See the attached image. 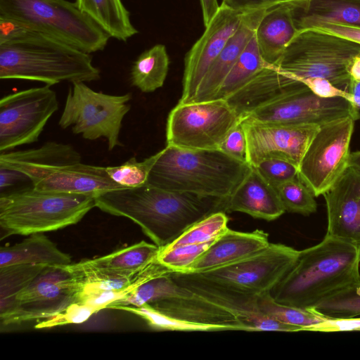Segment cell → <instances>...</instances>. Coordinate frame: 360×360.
I'll return each instance as SVG.
<instances>
[{"label":"cell","instance_id":"d4e9b609","mask_svg":"<svg viewBox=\"0 0 360 360\" xmlns=\"http://www.w3.org/2000/svg\"><path fill=\"white\" fill-rule=\"evenodd\" d=\"M226 211L243 212L266 221L275 220L285 212L276 188L254 166L226 199Z\"/></svg>","mask_w":360,"mask_h":360},{"label":"cell","instance_id":"6da1fadb","mask_svg":"<svg viewBox=\"0 0 360 360\" xmlns=\"http://www.w3.org/2000/svg\"><path fill=\"white\" fill-rule=\"evenodd\" d=\"M95 202L105 212L133 221L160 248L207 215L226 212V199L171 191L148 184L97 193Z\"/></svg>","mask_w":360,"mask_h":360},{"label":"cell","instance_id":"44dd1931","mask_svg":"<svg viewBox=\"0 0 360 360\" xmlns=\"http://www.w3.org/2000/svg\"><path fill=\"white\" fill-rule=\"evenodd\" d=\"M160 248L142 240L107 255L68 265L82 281L134 276L155 261Z\"/></svg>","mask_w":360,"mask_h":360},{"label":"cell","instance_id":"484cf974","mask_svg":"<svg viewBox=\"0 0 360 360\" xmlns=\"http://www.w3.org/2000/svg\"><path fill=\"white\" fill-rule=\"evenodd\" d=\"M297 31L290 5L279 4L266 10L255 36L261 56L267 65L275 66L278 63Z\"/></svg>","mask_w":360,"mask_h":360},{"label":"cell","instance_id":"ee69618b","mask_svg":"<svg viewBox=\"0 0 360 360\" xmlns=\"http://www.w3.org/2000/svg\"><path fill=\"white\" fill-rule=\"evenodd\" d=\"M281 4L278 0H222L220 6L233 11L247 13L267 10Z\"/></svg>","mask_w":360,"mask_h":360},{"label":"cell","instance_id":"60d3db41","mask_svg":"<svg viewBox=\"0 0 360 360\" xmlns=\"http://www.w3.org/2000/svg\"><path fill=\"white\" fill-rule=\"evenodd\" d=\"M97 309L93 306L77 302L53 316L46 319L37 323L36 328H46L70 323H80L86 321Z\"/></svg>","mask_w":360,"mask_h":360},{"label":"cell","instance_id":"f6af8a7d","mask_svg":"<svg viewBox=\"0 0 360 360\" xmlns=\"http://www.w3.org/2000/svg\"><path fill=\"white\" fill-rule=\"evenodd\" d=\"M308 88L316 95L322 98L344 97L351 101V95L333 85L329 80L314 77L304 82Z\"/></svg>","mask_w":360,"mask_h":360},{"label":"cell","instance_id":"5b68a950","mask_svg":"<svg viewBox=\"0 0 360 360\" xmlns=\"http://www.w3.org/2000/svg\"><path fill=\"white\" fill-rule=\"evenodd\" d=\"M0 167L23 173L34 188L44 191L96 195L124 188L110 179L105 167L84 164L73 146L55 141L1 153Z\"/></svg>","mask_w":360,"mask_h":360},{"label":"cell","instance_id":"f1b7e54d","mask_svg":"<svg viewBox=\"0 0 360 360\" xmlns=\"http://www.w3.org/2000/svg\"><path fill=\"white\" fill-rule=\"evenodd\" d=\"M75 4L110 37L126 41L139 32L122 0H76Z\"/></svg>","mask_w":360,"mask_h":360},{"label":"cell","instance_id":"d590c367","mask_svg":"<svg viewBox=\"0 0 360 360\" xmlns=\"http://www.w3.org/2000/svg\"><path fill=\"white\" fill-rule=\"evenodd\" d=\"M228 221L225 212L212 213L190 226L179 237L165 247L174 248L214 241L229 229Z\"/></svg>","mask_w":360,"mask_h":360},{"label":"cell","instance_id":"d6986e66","mask_svg":"<svg viewBox=\"0 0 360 360\" xmlns=\"http://www.w3.org/2000/svg\"><path fill=\"white\" fill-rule=\"evenodd\" d=\"M244 14L220 6L202 36L185 56L179 103L192 101L201 80L239 27Z\"/></svg>","mask_w":360,"mask_h":360},{"label":"cell","instance_id":"f5cc1de1","mask_svg":"<svg viewBox=\"0 0 360 360\" xmlns=\"http://www.w3.org/2000/svg\"><path fill=\"white\" fill-rule=\"evenodd\" d=\"M281 4L290 5L291 7L295 6L303 0H278Z\"/></svg>","mask_w":360,"mask_h":360},{"label":"cell","instance_id":"74e56055","mask_svg":"<svg viewBox=\"0 0 360 360\" xmlns=\"http://www.w3.org/2000/svg\"><path fill=\"white\" fill-rule=\"evenodd\" d=\"M276 190L285 211L302 215L316 212L315 195L298 176L280 185Z\"/></svg>","mask_w":360,"mask_h":360},{"label":"cell","instance_id":"d6a6232c","mask_svg":"<svg viewBox=\"0 0 360 360\" xmlns=\"http://www.w3.org/2000/svg\"><path fill=\"white\" fill-rule=\"evenodd\" d=\"M37 264H17L0 267V319L13 309L18 294L45 267Z\"/></svg>","mask_w":360,"mask_h":360},{"label":"cell","instance_id":"b9f144b4","mask_svg":"<svg viewBox=\"0 0 360 360\" xmlns=\"http://www.w3.org/2000/svg\"><path fill=\"white\" fill-rule=\"evenodd\" d=\"M219 149L239 160L248 163L247 141L241 121L231 130Z\"/></svg>","mask_w":360,"mask_h":360},{"label":"cell","instance_id":"681fc988","mask_svg":"<svg viewBox=\"0 0 360 360\" xmlns=\"http://www.w3.org/2000/svg\"><path fill=\"white\" fill-rule=\"evenodd\" d=\"M349 94L351 95V101L356 109L359 120L360 119V80L351 79L349 85Z\"/></svg>","mask_w":360,"mask_h":360},{"label":"cell","instance_id":"4dcf8cb0","mask_svg":"<svg viewBox=\"0 0 360 360\" xmlns=\"http://www.w3.org/2000/svg\"><path fill=\"white\" fill-rule=\"evenodd\" d=\"M191 294L190 291L174 281L169 269L163 266L158 273L139 284L124 298L112 303L108 309H113L116 306L141 307L175 297L188 296Z\"/></svg>","mask_w":360,"mask_h":360},{"label":"cell","instance_id":"8992f818","mask_svg":"<svg viewBox=\"0 0 360 360\" xmlns=\"http://www.w3.org/2000/svg\"><path fill=\"white\" fill-rule=\"evenodd\" d=\"M94 207V194L44 191L32 185L1 193L0 226L7 236L53 231L77 224Z\"/></svg>","mask_w":360,"mask_h":360},{"label":"cell","instance_id":"c3c4849f","mask_svg":"<svg viewBox=\"0 0 360 360\" xmlns=\"http://www.w3.org/2000/svg\"><path fill=\"white\" fill-rule=\"evenodd\" d=\"M204 27L209 25L218 12L220 6L217 0H200Z\"/></svg>","mask_w":360,"mask_h":360},{"label":"cell","instance_id":"52a82bcc","mask_svg":"<svg viewBox=\"0 0 360 360\" xmlns=\"http://www.w3.org/2000/svg\"><path fill=\"white\" fill-rule=\"evenodd\" d=\"M0 17L89 54L103 51L110 38L75 2L66 0H0Z\"/></svg>","mask_w":360,"mask_h":360},{"label":"cell","instance_id":"9c48e42d","mask_svg":"<svg viewBox=\"0 0 360 360\" xmlns=\"http://www.w3.org/2000/svg\"><path fill=\"white\" fill-rule=\"evenodd\" d=\"M131 93L110 95L95 91L85 82H75L69 88L58 121L62 129L71 127L86 140L105 138L109 150L122 146L120 134L124 117L130 110Z\"/></svg>","mask_w":360,"mask_h":360},{"label":"cell","instance_id":"8fae6325","mask_svg":"<svg viewBox=\"0 0 360 360\" xmlns=\"http://www.w3.org/2000/svg\"><path fill=\"white\" fill-rule=\"evenodd\" d=\"M113 309L134 314L155 330H246L232 313L193 293L141 307L116 306Z\"/></svg>","mask_w":360,"mask_h":360},{"label":"cell","instance_id":"4fadbf2b","mask_svg":"<svg viewBox=\"0 0 360 360\" xmlns=\"http://www.w3.org/2000/svg\"><path fill=\"white\" fill-rule=\"evenodd\" d=\"M83 287L80 278L68 266H46L16 296L1 325L17 324L55 316L79 302Z\"/></svg>","mask_w":360,"mask_h":360},{"label":"cell","instance_id":"ab89813d","mask_svg":"<svg viewBox=\"0 0 360 360\" xmlns=\"http://www.w3.org/2000/svg\"><path fill=\"white\" fill-rule=\"evenodd\" d=\"M254 167L261 176L276 188L298 176V165L285 159H266Z\"/></svg>","mask_w":360,"mask_h":360},{"label":"cell","instance_id":"ac0fdd59","mask_svg":"<svg viewBox=\"0 0 360 360\" xmlns=\"http://www.w3.org/2000/svg\"><path fill=\"white\" fill-rule=\"evenodd\" d=\"M247 141V160L256 166L264 160L281 158L300 162L320 126L289 125L240 120Z\"/></svg>","mask_w":360,"mask_h":360},{"label":"cell","instance_id":"ba28073f","mask_svg":"<svg viewBox=\"0 0 360 360\" xmlns=\"http://www.w3.org/2000/svg\"><path fill=\"white\" fill-rule=\"evenodd\" d=\"M360 54V44L314 28L298 30L275 65L281 72L304 83L310 78L329 80L349 93V69Z\"/></svg>","mask_w":360,"mask_h":360},{"label":"cell","instance_id":"603a6c76","mask_svg":"<svg viewBox=\"0 0 360 360\" xmlns=\"http://www.w3.org/2000/svg\"><path fill=\"white\" fill-rule=\"evenodd\" d=\"M268 10V9H267ZM266 10L243 15L241 23L201 80L191 103L214 100L226 76L254 36Z\"/></svg>","mask_w":360,"mask_h":360},{"label":"cell","instance_id":"e0dca14e","mask_svg":"<svg viewBox=\"0 0 360 360\" xmlns=\"http://www.w3.org/2000/svg\"><path fill=\"white\" fill-rule=\"evenodd\" d=\"M169 274L179 285L232 313L247 331H303L301 327L279 322L262 313L257 304V295L236 290L198 274L172 270Z\"/></svg>","mask_w":360,"mask_h":360},{"label":"cell","instance_id":"cb8c5ba5","mask_svg":"<svg viewBox=\"0 0 360 360\" xmlns=\"http://www.w3.org/2000/svg\"><path fill=\"white\" fill-rule=\"evenodd\" d=\"M269 235L262 230L240 232L229 228L185 271L201 273L242 259L269 245Z\"/></svg>","mask_w":360,"mask_h":360},{"label":"cell","instance_id":"30bf717a","mask_svg":"<svg viewBox=\"0 0 360 360\" xmlns=\"http://www.w3.org/2000/svg\"><path fill=\"white\" fill-rule=\"evenodd\" d=\"M240 121L224 99L178 103L168 115L167 145L191 150L219 149Z\"/></svg>","mask_w":360,"mask_h":360},{"label":"cell","instance_id":"7c38bea8","mask_svg":"<svg viewBox=\"0 0 360 360\" xmlns=\"http://www.w3.org/2000/svg\"><path fill=\"white\" fill-rule=\"evenodd\" d=\"M355 120L338 119L319 127L299 165L298 176L315 197L323 195L349 167Z\"/></svg>","mask_w":360,"mask_h":360},{"label":"cell","instance_id":"7a4b0ae2","mask_svg":"<svg viewBox=\"0 0 360 360\" xmlns=\"http://www.w3.org/2000/svg\"><path fill=\"white\" fill-rule=\"evenodd\" d=\"M100 78L101 72L89 53L0 17V79L51 86Z\"/></svg>","mask_w":360,"mask_h":360},{"label":"cell","instance_id":"f546056e","mask_svg":"<svg viewBox=\"0 0 360 360\" xmlns=\"http://www.w3.org/2000/svg\"><path fill=\"white\" fill-rule=\"evenodd\" d=\"M169 58L163 44H155L141 53L133 63L130 72L131 85L143 93L162 87L166 79Z\"/></svg>","mask_w":360,"mask_h":360},{"label":"cell","instance_id":"f35d334b","mask_svg":"<svg viewBox=\"0 0 360 360\" xmlns=\"http://www.w3.org/2000/svg\"><path fill=\"white\" fill-rule=\"evenodd\" d=\"M213 242L160 248L156 260L172 271H185Z\"/></svg>","mask_w":360,"mask_h":360},{"label":"cell","instance_id":"1f68e13d","mask_svg":"<svg viewBox=\"0 0 360 360\" xmlns=\"http://www.w3.org/2000/svg\"><path fill=\"white\" fill-rule=\"evenodd\" d=\"M267 65L261 56L254 34L226 76L214 100H225Z\"/></svg>","mask_w":360,"mask_h":360},{"label":"cell","instance_id":"8d00e7d4","mask_svg":"<svg viewBox=\"0 0 360 360\" xmlns=\"http://www.w3.org/2000/svg\"><path fill=\"white\" fill-rule=\"evenodd\" d=\"M163 149L139 162L135 157L117 166L105 167L112 180L124 188L143 186L147 183L149 174L162 155Z\"/></svg>","mask_w":360,"mask_h":360},{"label":"cell","instance_id":"f907efd6","mask_svg":"<svg viewBox=\"0 0 360 360\" xmlns=\"http://www.w3.org/2000/svg\"><path fill=\"white\" fill-rule=\"evenodd\" d=\"M349 74L352 79L360 80V54L356 56L352 62Z\"/></svg>","mask_w":360,"mask_h":360},{"label":"cell","instance_id":"277c9868","mask_svg":"<svg viewBox=\"0 0 360 360\" xmlns=\"http://www.w3.org/2000/svg\"><path fill=\"white\" fill-rule=\"evenodd\" d=\"M251 166L220 149L191 150L167 145L148 184L171 191L227 199Z\"/></svg>","mask_w":360,"mask_h":360},{"label":"cell","instance_id":"7bdbcfd3","mask_svg":"<svg viewBox=\"0 0 360 360\" xmlns=\"http://www.w3.org/2000/svg\"><path fill=\"white\" fill-rule=\"evenodd\" d=\"M307 330L316 332H340L360 330V317L326 319L309 327Z\"/></svg>","mask_w":360,"mask_h":360},{"label":"cell","instance_id":"7402d4cb","mask_svg":"<svg viewBox=\"0 0 360 360\" xmlns=\"http://www.w3.org/2000/svg\"><path fill=\"white\" fill-rule=\"evenodd\" d=\"M304 86L276 67L267 65L225 100L241 120L257 108Z\"/></svg>","mask_w":360,"mask_h":360},{"label":"cell","instance_id":"7dc6e473","mask_svg":"<svg viewBox=\"0 0 360 360\" xmlns=\"http://www.w3.org/2000/svg\"><path fill=\"white\" fill-rule=\"evenodd\" d=\"M25 180L30 181L25 174L18 170L0 167L1 193H2L4 190L15 185L16 184Z\"/></svg>","mask_w":360,"mask_h":360},{"label":"cell","instance_id":"e575fe53","mask_svg":"<svg viewBox=\"0 0 360 360\" xmlns=\"http://www.w3.org/2000/svg\"><path fill=\"white\" fill-rule=\"evenodd\" d=\"M308 309L326 319L359 316L360 282L339 290Z\"/></svg>","mask_w":360,"mask_h":360},{"label":"cell","instance_id":"836d02e7","mask_svg":"<svg viewBox=\"0 0 360 360\" xmlns=\"http://www.w3.org/2000/svg\"><path fill=\"white\" fill-rule=\"evenodd\" d=\"M257 304L264 315L285 324L301 327L303 330L326 319L309 309L278 303L270 292L257 295Z\"/></svg>","mask_w":360,"mask_h":360},{"label":"cell","instance_id":"bcb514c9","mask_svg":"<svg viewBox=\"0 0 360 360\" xmlns=\"http://www.w3.org/2000/svg\"><path fill=\"white\" fill-rule=\"evenodd\" d=\"M307 28H314L333 34L360 44V27L340 23L323 22L314 24Z\"/></svg>","mask_w":360,"mask_h":360},{"label":"cell","instance_id":"ffe728a7","mask_svg":"<svg viewBox=\"0 0 360 360\" xmlns=\"http://www.w3.org/2000/svg\"><path fill=\"white\" fill-rule=\"evenodd\" d=\"M326 236L360 245V171L349 167L323 195Z\"/></svg>","mask_w":360,"mask_h":360},{"label":"cell","instance_id":"2e32d148","mask_svg":"<svg viewBox=\"0 0 360 360\" xmlns=\"http://www.w3.org/2000/svg\"><path fill=\"white\" fill-rule=\"evenodd\" d=\"M351 117L359 120L352 101L344 97L322 98L304 86L254 110L241 120L289 125H317Z\"/></svg>","mask_w":360,"mask_h":360},{"label":"cell","instance_id":"5bb4252c","mask_svg":"<svg viewBox=\"0 0 360 360\" xmlns=\"http://www.w3.org/2000/svg\"><path fill=\"white\" fill-rule=\"evenodd\" d=\"M45 85L8 94L0 100V152L37 142L58 109L56 92Z\"/></svg>","mask_w":360,"mask_h":360},{"label":"cell","instance_id":"9a60e30c","mask_svg":"<svg viewBox=\"0 0 360 360\" xmlns=\"http://www.w3.org/2000/svg\"><path fill=\"white\" fill-rule=\"evenodd\" d=\"M299 251L281 243L233 263L198 274L202 277L247 294L270 292L291 269Z\"/></svg>","mask_w":360,"mask_h":360},{"label":"cell","instance_id":"4316f807","mask_svg":"<svg viewBox=\"0 0 360 360\" xmlns=\"http://www.w3.org/2000/svg\"><path fill=\"white\" fill-rule=\"evenodd\" d=\"M292 9L297 30L323 22L360 27V0H303Z\"/></svg>","mask_w":360,"mask_h":360},{"label":"cell","instance_id":"83f0119b","mask_svg":"<svg viewBox=\"0 0 360 360\" xmlns=\"http://www.w3.org/2000/svg\"><path fill=\"white\" fill-rule=\"evenodd\" d=\"M17 264L65 266L71 264V258L42 233H38L0 248V267Z\"/></svg>","mask_w":360,"mask_h":360},{"label":"cell","instance_id":"816d5d0a","mask_svg":"<svg viewBox=\"0 0 360 360\" xmlns=\"http://www.w3.org/2000/svg\"><path fill=\"white\" fill-rule=\"evenodd\" d=\"M349 167L360 171V150L350 153Z\"/></svg>","mask_w":360,"mask_h":360},{"label":"cell","instance_id":"3957f363","mask_svg":"<svg viewBox=\"0 0 360 360\" xmlns=\"http://www.w3.org/2000/svg\"><path fill=\"white\" fill-rule=\"evenodd\" d=\"M360 245L325 236L299 251L296 262L270 294L277 302L310 309L360 282Z\"/></svg>","mask_w":360,"mask_h":360}]
</instances>
